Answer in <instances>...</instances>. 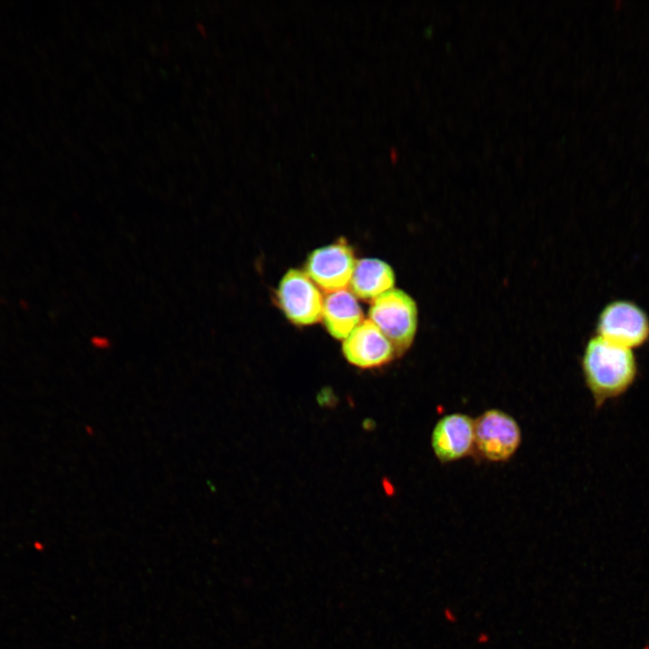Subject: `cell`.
I'll use <instances>...</instances> for the list:
<instances>
[{
	"instance_id": "1",
	"label": "cell",
	"mask_w": 649,
	"mask_h": 649,
	"mask_svg": "<svg viewBox=\"0 0 649 649\" xmlns=\"http://www.w3.org/2000/svg\"><path fill=\"white\" fill-rule=\"evenodd\" d=\"M580 366L597 407L624 394L638 373L634 351L610 343L596 334L585 344Z\"/></svg>"
},
{
	"instance_id": "2",
	"label": "cell",
	"mask_w": 649,
	"mask_h": 649,
	"mask_svg": "<svg viewBox=\"0 0 649 649\" xmlns=\"http://www.w3.org/2000/svg\"><path fill=\"white\" fill-rule=\"evenodd\" d=\"M370 320L391 343L397 356L412 345L418 326V308L412 297L401 289L391 288L370 306Z\"/></svg>"
},
{
	"instance_id": "3",
	"label": "cell",
	"mask_w": 649,
	"mask_h": 649,
	"mask_svg": "<svg viewBox=\"0 0 649 649\" xmlns=\"http://www.w3.org/2000/svg\"><path fill=\"white\" fill-rule=\"evenodd\" d=\"M595 334L610 343L634 351L649 342V315L632 300H612L599 312Z\"/></svg>"
},
{
	"instance_id": "4",
	"label": "cell",
	"mask_w": 649,
	"mask_h": 649,
	"mask_svg": "<svg viewBox=\"0 0 649 649\" xmlns=\"http://www.w3.org/2000/svg\"><path fill=\"white\" fill-rule=\"evenodd\" d=\"M475 422V450L479 458L489 462L510 460L518 450L521 429L507 412L491 408L482 412Z\"/></svg>"
},
{
	"instance_id": "5",
	"label": "cell",
	"mask_w": 649,
	"mask_h": 649,
	"mask_svg": "<svg viewBox=\"0 0 649 649\" xmlns=\"http://www.w3.org/2000/svg\"><path fill=\"white\" fill-rule=\"evenodd\" d=\"M277 299L285 315L295 324L309 325L321 319L322 295L306 272L289 270L279 282Z\"/></svg>"
},
{
	"instance_id": "6",
	"label": "cell",
	"mask_w": 649,
	"mask_h": 649,
	"mask_svg": "<svg viewBox=\"0 0 649 649\" xmlns=\"http://www.w3.org/2000/svg\"><path fill=\"white\" fill-rule=\"evenodd\" d=\"M355 263L352 247L340 239L313 251L306 262V273L315 284L330 293L349 285Z\"/></svg>"
},
{
	"instance_id": "7",
	"label": "cell",
	"mask_w": 649,
	"mask_h": 649,
	"mask_svg": "<svg viewBox=\"0 0 649 649\" xmlns=\"http://www.w3.org/2000/svg\"><path fill=\"white\" fill-rule=\"evenodd\" d=\"M431 445L435 457L443 464L473 454L474 419L463 413L445 415L437 421L432 431Z\"/></svg>"
},
{
	"instance_id": "8",
	"label": "cell",
	"mask_w": 649,
	"mask_h": 649,
	"mask_svg": "<svg viewBox=\"0 0 649 649\" xmlns=\"http://www.w3.org/2000/svg\"><path fill=\"white\" fill-rule=\"evenodd\" d=\"M342 350L348 362L361 369L378 368L397 357L391 343L370 319L351 332Z\"/></svg>"
},
{
	"instance_id": "9",
	"label": "cell",
	"mask_w": 649,
	"mask_h": 649,
	"mask_svg": "<svg viewBox=\"0 0 649 649\" xmlns=\"http://www.w3.org/2000/svg\"><path fill=\"white\" fill-rule=\"evenodd\" d=\"M321 318L333 337L344 340L362 322V312L355 296L342 289L326 295Z\"/></svg>"
},
{
	"instance_id": "10",
	"label": "cell",
	"mask_w": 649,
	"mask_h": 649,
	"mask_svg": "<svg viewBox=\"0 0 649 649\" xmlns=\"http://www.w3.org/2000/svg\"><path fill=\"white\" fill-rule=\"evenodd\" d=\"M395 274L392 268L378 259L357 261L349 282L350 291L363 300H374L393 288Z\"/></svg>"
}]
</instances>
